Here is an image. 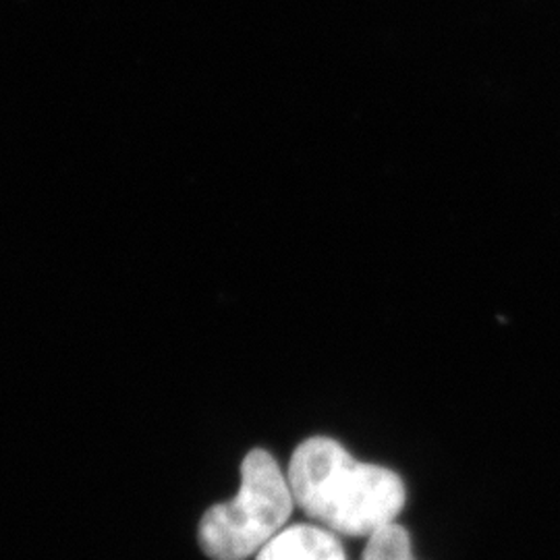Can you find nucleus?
Segmentation results:
<instances>
[{
	"instance_id": "nucleus-1",
	"label": "nucleus",
	"mask_w": 560,
	"mask_h": 560,
	"mask_svg": "<svg viewBox=\"0 0 560 560\" xmlns=\"http://www.w3.org/2000/svg\"><path fill=\"white\" fill-rule=\"evenodd\" d=\"M289 486L301 511L342 536H374L405 506L399 476L353 459L339 442H301L289 463Z\"/></svg>"
},
{
	"instance_id": "nucleus-2",
	"label": "nucleus",
	"mask_w": 560,
	"mask_h": 560,
	"mask_svg": "<svg viewBox=\"0 0 560 560\" xmlns=\"http://www.w3.org/2000/svg\"><path fill=\"white\" fill-rule=\"evenodd\" d=\"M293 492L277 459L256 448L241 465L240 494L201 517V550L212 560H245L261 550L293 513Z\"/></svg>"
},
{
	"instance_id": "nucleus-3",
	"label": "nucleus",
	"mask_w": 560,
	"mask_h": 560,
	"mask_svg": "<svg viewBox=\"0 0 560 560\" xmlns=\"http://www.w3.org/2000/svg\"><path fill=\"white\" fill-rule=\"evenodd\" d=\"M256 560H347V557L332 534L300 523L268 541Z\"/></svg>"
},
{
	"instance_id": "nucleus-4",
	"label": "nucleus",
	"mask_w": 560,
	"mask_h": 560,
	"mask_svg": "<svg viewBox=\"0 0 560 560\" xmlns=\"http://www.w3.org/2000/svg\"><path fill=\"white\" fill-rule=\"evenodd\" d=\"M361 560H416L409 534L395 523L382 527L381 532L370 536Z\"/></svg>"
}]
</instances>
